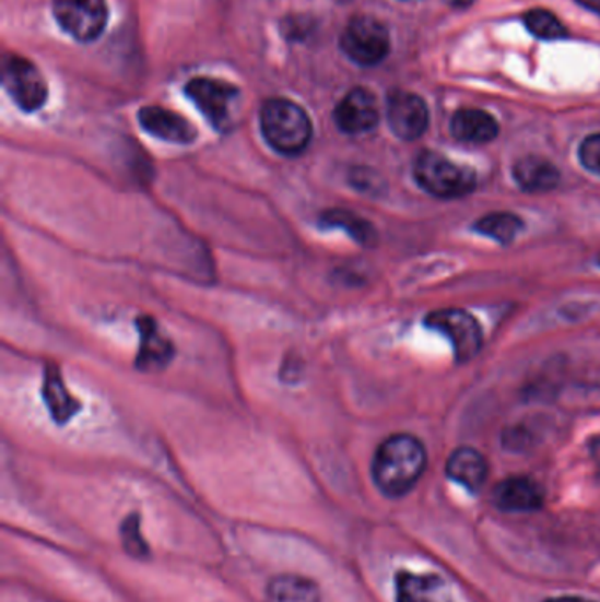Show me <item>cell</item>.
Instances as JSON below:
<instances>
[{
  "label": "cell",
  "mask_w": 600,
  "mask_h": 602,
  "mask_svg": "<svg viewBox=\"0 0 600 602\" xmlns=\"http://www.w3.org/2000/svg\"><path fill=\"white\" fill-rule=\"evenodd\" d=\"M425 469V446L412 435L398 434L380 444L372 462V477L386 497L398 498L414 488Z\"/></svg>",
  "instance_id": "6da1fadb"
},
{
  "label": "cell",
  "mask_w": 600,
  "mask_h": 602,
  "mask_svg": "<svg viewBox=\"0 0 600 602\" xmlns=\"http://www.w3.org/2000/svg\"><path fill=\"white\" fill-rule=\"evenodd\" d=\"M261 131L279 154L298 155L311 140V122L302 106L293 101L271 99L261 109Z\"/></svg>",
  "instance_id": "7a4b0ae2"
},
{
  "label": "cell",
  "mask_w": 600,
  "mask_h": 602,
  "mask_svg": "<svg viewBox=\"0 0 600 602\" xmlns=\"http://www.w3.org/2000/svg\"><path fill=\"white\" fill-rule=\"evenodd\" d=\"M414 178L421 189L440 200L463 198L475 189L474 169L452 163L437 152L417 155Z\"/></svg>",
  "instance_id": "3957f363"
},
{
  "label": "cell",
  "mask_w": 600,
  "mask_h": 602,
  "mask_svg": "<svg viewBox=\"0 0 600 602\" xmlns=\"http://www.w3.org/2000/svg\"><path fill=\"white\" fill-rule=\"evenodd\" d=\"M426 327L443 333L451 342L456 359L460 363L474 359L483 347V331L479 322L460 308H443L428 314Z\"/></svg>",
  "instance_id": "277c9868"
},
{
  "label": "cell",
  "mask_w": 600,
  "mask_h": 602,
  "mask_svg": "<svg viewBox=\"0 0 600 602\" xmlns=\"http://www.w3.org/2000/svg\"><path fill=\"white\" fill-rule=\"evenodd\" d=\"M186 94L217 131H230L233 126V105L239 97L236 86L213 78H195L187 83Z\"/></svg>",
  "instance_id": "5b68a950"
},
{
  "label": "cell",
  "mask_w": 600,
  "mask_h": 602,
  "mask_svg": "<svg viewBox=\"0 0 600 602\" xmlns=\"http://www.w3.org/2000/svg\"><path fill=\"white\" fill-rule=\"evenodd\" d=\"M340 45L352 62L370 68L383 62L389 54V32L379 20L356 16L343 31Z\"/></svg>",
  "instance_id": "8992f818"
},
{
  "label": "cell",
  "mask_w": 600,
  "mask_h": 602,
  "mask_svg": "<svg viewBox=\"0 0 600 602\" xmlns=\"http://www.w3.org/2000/svg\"><path fill=\"white\" fill-rule=\"evenodd\" d=\"M54 14L60 27L80 43L95 42L108 23L104 0H54Z\"/></svg>",
  "instance_id": "52a82bcc"
},
{
  "label": "cell",
  "mask_w": 600,
  "mask_h": 602,
  "mask_svg": "<svg viewBox=\"0 0 600 602\" xmlns=\"http://www.w3.org/2000/svg\"><path fill=\"white\" fill-rule=\"evenodd\" d=\"M2 83L23 111H36L45 105L48 97V86L39 69L19 55L4 57Z\"/></svg>",
  "instance_id": "ba28073f"
},
{
  "label": "cell",
  "mask_w": 600,
  "mask_h": 602,
  "mask_svg": "<svg viewBox=\"0 0 600 602\" xmlns=\"http://www.w3.org/2000/svg\"><path fill=\"white\" fill-rule=\"evenodd\" d=\"M388 122L400 140H417L428 129L430 114L425 101L411 92H391L388 97Z\"/></svg>",
  "instance_id": "9c48e42d"
},
{
  "label": "cell",
  "mask_w": 600,
  "mask_h": 602,
  "mask_svg": "<svg viewBox=\"0 0 600 602\" xmlns=\"http://www.w3.org/2000/svg\"><path fill=\"white\" fill-rule=\"evenodd\" d=\"M334 122L345 134H363L379 123V108L374 94L366 88L349 92L334 108Z\"/></svg>",
  "instance_id": "30bf717a"
},
{
  "label": "cell",
  "mask_w": 600,
  "mask_h": 602,
  "mask_svg": "<svg viewBox=\"0 0 600 602\" xmlns=\"http://www.w3.org/2000/svg\"><path fill=\"white\" fill-rule=\"evenodd\" d=\"M138 118H140L141 127L149 132L150 137L158 138V140L178 143V145H189L198 138V131L187 118L158 108V106H146V108L140 109Z\"/></svg>",
  "instance_id": "8fae6325"
},
{
  "label": "cell",
  "mask_w": 600,
  "mask_h": 602,
  "mask_svg": "<svg viewBox=\"0 0 600 602\" xmlns=\"http://www.w3.org/2000/svg\"><path fill=\"white\" fill-rule=\"evenodd\" d=\"M397 602H452L451 590L438 575H415L400 570L395 578Z\"/></svg>",
  "instance_id": "7c38bea8"
},
{
  "label": "cell",
  "mask_w": 600,
  "mask_h": 602,
  "mask_svg": "<svg viewBox=\"0 0 600 602\" xmlns=\"http://www.w3.org/2000/svg\"><path fill=\"white\" fill-rule=\"evenodd\" d=\"M493 503L502 511H538L544 504V489L530 477H509L493 492Z\"/></svg>",
  "instance_id": "4fadbf2b"
},
{
  "label": "cell",
  "mask_w": 600,
  "mask_h": 602,
  "mask_svg": "<svg viewBox=\"0 0 600 602\" xmlns=\"http://www.w3.org/2000/svg\"><path fill=\"white\" fill-rule=\"evenodd\" d=\"M451 132L456 140L483 145L498 137V123L483 109L466 108L452 117Z\"/></svg>",
  "instance_id": "5bb4252c"
},
{
  "label": "cell",
  "mask_w": 600,
  "mask_h": 602,
  "mask_svg": "<svg viewBox=\"0 0 600 602\" xmlns=\"http://www.w3.org/2000/svg\"><path fill=\"white\" fill-rule=\"evenodd\" d=\"M446 472L456 483L466 486L470 492H478L486 481L487 463L475 449L460 448L447 460Z\"/></svg>",
  "instance_id": "9a60e30c"
},
{
  "label": "cell",
  "mask_w": 600,
  "mask_h": 602,
  "mask_svg": "<svg viewBox=\"0 0 600 602\" xmlns=\"http://www.w3.org/2000/svg\"><path fill=\"white\" fill-rule=\"evenodd\" d=\"M516 184L527 192H548L555 189L560 181V172L546 158L528 155L519 158L513 169Z\"/></svg>",
  "instance_id": "2e32d148"
},
{
  "label": "cell",
  "mask_w": 600,
  "mask_h": 602,
  "mask_svg": "<svg viewBox=\"0 0 600 602\" xmlns=\"http://www.w3.org/2000/svg\"><path fill=\"white\" fill-rule=\"evenodd\" d=\"M268 602H321V592L314 581L298 575L275 576L267 587Z\"/></svg>",
  "instance_id": "e0dca14e"
},
{
  "label": "cell",
  "mask_w": 600,
  "mask_h": 602,
  "mask_svg": "<svg viewBox=\"0 0 600 602\" xmlns=\"http://www.w3.org/2000/svg\"><path fill=\"white\" fill-rule=\"evenodd\" d=\"M523 229V221L509 212L487 213L474 224V232L502 245H509Z\"/></svg>",
  "instance_id": "ac0fdd59"
},
{
  "label": "cell",
  "mask_w": 600,
  "mask_h": 602,
  "mask_svg": "<svg viewBox=\"0 0 600 602\" xmlns=\"http://www.w3.org/2000/svg\"><path fill=\"white\" fill-rule=\"evenodd\" d=\"M525 23L532 36L539 37V39H546V42H555V39H562L567 36L564 25L560 23L555 14H551L546 10H532L528 11L525 16Z\"/></svg>",
  "instance_id": "d6986e66"
},
{
  "label": "cell",
  "mask_w": 600,
  "mask_h": 602,
  "mask_svg": "<svg viewBox=\"0 0 600 602\" xmlns=\"http://www.w3.org/2000/svg\"><path fill=\"white\" fill-rule=\"evenodd\" d=\"M328 221L331 222V226L345 227L349 229L354 240L360 241L363 245H372L375 241L374 227L368 222L362 221L356 215L345 212H333L331 215H326Z\"/></svg>",
  "instance_id": "ffe728a7"
},
{
  "label": "cell",
  "mask_w": 600,
  "mask_h": 602,
  "mask_svg": "<svg viewBox=\"0 0 600 602\" xmlns=\"http://www.w3.org/2000/svg\"><path fill=\"white\" fill-rule=\"evenodd\" d=\"M122 539L123 546H126L127 552L131 553V555H134V557H143L145 555L146 544L140 534V520H138V517L123 521Z\"/></svg>",
  "instance_id": "44dd1931"
},
{
  "label": "cell",
  "mask_w": 600,
  "mask_h": 602,
  "mask_svg": "<svg viewBox=\"0 0 600 602\" xmlns=\"http://www.w3.org/2000/svg\"><path fill=\"white\" fill-rule=\"evenodd\" d=\"M579 161L588 172L600 175V134H591L579 146Z\"/></svg>",
  "instance_id": "7402d4cb"
},
{
  "label": "cell",
  "mask_w": 600,
  "mask_h": 602,
  "mask_svg": "<svg viewBox=\"0 0 600 602\" xmlns=\"http://www.w3.org/2000/svg\"><path fill=\"white\" fill-rule=\"evenodd\" d=\"M579 4L585 5L587 10L593 11V13L600 14V0H576Z\"/></svg>",
  "instance_id": "603a6c76"
},
{
  "label": "cell",
  "mask_w": 600,
  "mask_h": 602,
  "mask_svg": "<svg viewBox=\"0 0 600 602\" xmlns=\"http://www.w3.org/2000/svg\"><path fill=\"white\" fill-rule=\"evenodd\" d=\"M446 4L452 5V8H460V10H463V8H469L474 0H444Z\"/></svg>",
  "instance_id": "cb8c5ba5"
},
{
  "label": "cell",
  "mask_w": 600,
  "mask_h": 602,
  "mask_svg": "<svg viewBox=\"0 0 600 602\" xmlns=\"http://www.w3.org/2000/svg\"><path fill=\"white\" fill-rule=\"evenodd\" d=\"M546 602H593V601H588V599H583V598H570V595H565V598L548 599Z\"/></svg>",
  "instance_id": "d4e9b609"
}]
</instances>
